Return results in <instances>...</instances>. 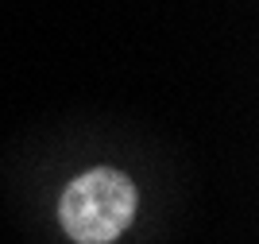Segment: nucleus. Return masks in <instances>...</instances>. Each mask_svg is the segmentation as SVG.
<instances>
[{
    "label": "nucleus",
    "mask_w": 259,
    "mask_h": 244,
    "mask_svg": "<svg viewBox=\"0 0 259 244\" xmlns=\"http://www.w3.org/2000/svg\"><path fill=\"white\" fill-rule=\"evenodd\" d=\"M136 186L128 175L112 167H93L74 179L62 194L58 217L70 240L77 244H112L136 217Z\"/></svg>",
    "instance_id": "1"
}]
</instances>
